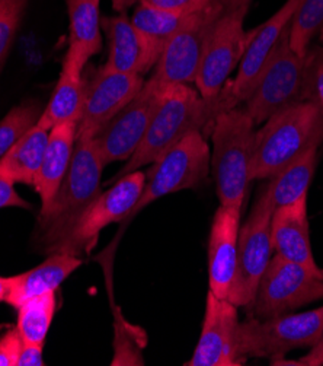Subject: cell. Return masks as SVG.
Segmentation results:
<instances>
[{
	"label": "cell",
	"instance_id": "6da1fadb",
	"mask_svg": "<svg viewBox=\"0 0 323 366\" xmlns=\"http://www.w3.org/2000/svg\"><path fill=\"white\" fill-rule=\"evenodd\" d=\"M227 109H232V105L225 88L208 99L185 84L165 88L145 137L125 165L111 178L110 184L141 167L152 165L187 133L211 130L215 119Z\"/></svg>",
	"mask_w": 323,
	"mask_h": 366
},
{
	"label": "cell",
	"instance_id": "7a4b0ae2",
	"mask_svg": "<svg viewBox=\"0 0 323 366\" xmlns=\"http://www.w3.org/2000/svg\"><path fill=\"white\" fill-rule=\"evenodd\" d=\"M323 142V112L312 101L281 109L255 132L250 181L267 179Z\"/></svg>",
	"mask_w": 323,
	"mask_h": 366
},
{
	"label": "cell",
	"instance_id": "3957f363",
	"mask_svg": "<svg viewBox=\"0 0 323 366\" xmlns=\"http://www.w3.org/2000/svg\"><path fill=\"white\" fill-rule=\"evenodd\" d=\"M105 165L95 139H76L70 167L53 200L41 207L37 239L46 251L58 242L92 202L102 193L101 178Z\"/></svg>",
	"mask_w": 323,
	"mask_h": 366
},
{
	"label": "cell",
	"instance_id": "277c9868",
	"mask_svg": "<svg viewBox=\"0 0 323 366\" xmlns=\"http://www.w3.org/2000/svg\"><path fill=\"white\" fill-rule=\"evenodd\" d=\"M255 123L243 108L235 107L215 119L211 134V169L222 206L242 210L250 182Z\"/></svg>",
	"mask_w": 323,
	"mask_h": 366
},
{
	"label": "cell",
	"instance_id": "5b68a950",
	"mask_svg": "<svg viewBox=\"0 0 323 366\" xmlns=\"http://www.w3.org/2000/svg\"><path fill=\"white\" fill-rule=\"evenodd\" d=\"M322 333L323 307L268 320L249 317L237 327L236 352L245 362L249 357L272 360L294 349L312 347Z\"/></svg>",
	"mask_w": 323,
	"mask_h": 366
},
{
	"label": "cell",
	"instance_id": "8992f818",
	"mask_svg": "<svg viewBox=\"0 0 323 366\" xmlns=\"http://www.w3.org/2000/svg\"><path fill=\"white\" fill-rule=\"evenodd\" d=\"M210 161L211 151L202 132L193 130L187 133L152 164L146 174L145 189L127 222L160 197L200 187L208 177Z\"/></svg>",
	"mask_w": 323,
	"mask_h": 366
},
{
	"label": "cell",
	"instance_id": "52a82bcc",
	"mask_svg": "<svg viewBox=\"0 0 323 366\" xmlns=\"http://www.w3.org/2000/svg\"><path fill=\"white\" fill-rule=\"evenodd\" d=\"M303 101H306L304 57L290 47L287 28L255 86L243 101V109L255 124H261L281 109Z\"/></svg>",
	"mask_w": 323,
	"mask_h": 366
},
{
	"label": "cell",
	"instance_id": "ba28073f",
	"mask_svg": "<svg viewBox=\"0 0 323 366\" xmlns=\"http://www.w3.org/2000/svg\"><path fill=\"white\" fill-rule=\"evenodd\" d=\"M145 184L146 174L140 169L114 181L113 187L102 192L78 219L73 228L46 252H64L82 259V254L95 247L102 229L116 222H127Z\"/></svg>",
	"mask_w": 323,
	"mask_h": 366
},
{
	"label": "cell",
	"instance_id": "9c48e42d",
	"mask_svg": "<svg viewBox=\"0 0 323 366\" xmlns=\"http://www.w3.org/2000/svg\"><path fill=\"white\" fill-rule=\"evenodd\" d=\"M222 15V6L214 0L201 11L191 14L165 46L149 82L159 91L172 85L195 82L208 36Z\"/></svg>",
	"mask_w": 323,
	"mask_h": 366
},
{
	"label": "cell",
	"instance_id": "30bf717a",
	"mask_svg": "<svg viewBox=\"0 0 323 366\" xmlns=\"http://www.w3.org/2000/svg\"><path fill=\"white\" fill-rule=\"evenodd\" d=\"M271 217L272 207L264 187L239 231L236 272L227 297L237 308L252 305L261 277L272 259Z\"/></svg>",
	"mask_w": 323,
	"mask_h": 366
},
{
	"label": "cell",
	"instance_id": "8fae6325",
	"mask_svg": "<svg viewBox=\"0 0 323 366\" xmlns=\"http://www.w3.org/2000/svg\"><path fill=\"white\" fill-rule=\"evenodd\" d=\"M323 300V279L280 255L271 259L257 289L252 317L268 320Z\"/></svg>",
	"mask_w": 323,
	"mask_h": 366
},
{
	"label": "cell",
	"instance_id": "7c38bea8",
	"mask_svg": "<svg viewBox=\"0 0 323 366\" xmlns=\"http://www.w3.org/2000/svg\"><path fill=\"white\" fill-rule=\"evenodd\" d=\"M249 8L223 14L215 22L198 67L197 91L202 98H214L227 84L230 73L240 63L247 32L245 18Z\"/></svg>",
	"mask_w": 323,
	"mask_h": 366
},
{
	"label": "cell",
	"instance_id": "4fadbf2b",
	"mask_svg": "<svg viewBox=\"0 0 323 366\" xmlns=\"http://www.w3.org/2000/svg\"><path fill=\"white\" fill-rule=\"evenodd\" d=\"M162 91L149 81L141 91L93 139L103 165L127 161L146 134Z\"/></svg>",
	"mask_w": 323,
	"mask_h": 366
},
{
	"label": "cell",
	"instance_id": "5bb4252c",
	"mask_svg": "<svg viewBox=\"0 0 323 366\" xmlns=\"http://www.w3.org/2000/svg\"><path fill=\"white\" fill-rule=\"evenodd\" d=\"M300 2L302 0H285V4L271 18L255 29L247 31V43L239 63L236 78L225 85L232 108L243 104L255 86L281 35L289 28Z\"/></svg>",
	"mask_w": 323,
	"mask_h": 366
},
{
	"label": "cell",
	"instance_id": "9a60e30c",
	"mask_svg": "<svg viewBox=\"0 0 323 366\" xmlns=\"http://www.w3.org/2000/svg\"><path fill=\"white\" fill-rule=\"evenodd\" d=\"M143 76L101 67L86 88L78 139H93L141 91Z\"/></svg>",
	"mask_w": 323,
	"mask_h": 366
},
{
	"label": "cell",
	"instance_id": "2e32d148",
	"mask_svg": "<svg viewBox=\"0 0 323 366\" xmlns=\"http://www.w3.org/2000/svg\"><path fill=\"white\" fill-rule=\"evenodd\" d=\"M237 307L220 300L208 290L202 330L193 357L187 366H240L245 360L236 352L239 327Z\"/></svg>",
	"mask_w": 323,
	"mask_h": 366
},
{
	"label": "cell",
	"instance_id": "e0dca14e",
	"mask_svg": "<svg viewBox=\"0 0 323 366\" xmlns=\"http://www.w3.org/2000/svg\"><path fill=\"white\" fill-rule=\"evenodd\" d=\"M242 210L219 206L215 210L208 238V290L227 300L235 279Z\"/></svg>",
	"mask_w": 323,
	"mask_h": 366
},
{
	"label": "cell",
	"instance_id": "ac0fdd59",
	"mask_svg": "<svg viewBox=\"0 0 323 366\" xmlns=\"http://www.w3.org/2000/svg\"><path fill=\"white\" fill-rule=\"evenodd\" d=\"M271 242L272 249L280 257L297 263L323 279V269L317 266L310 244L307 199L297 200L272 212Z\"/></svg>",
	"mask_w": 323,
	"mask_h": 366
},
{
	"label": "cell",
	"instance_id": "d6986e66",
	"mask_svg": "<svg viewBox=\"0 0 323 366\" xmlns=\"http://www.w3.org/2000/svg\"><path fill=\"white\" fill-rule=\"evenodd\" d=\"M88 61L76 51L67 49L54 92L41 113L39 123L47 129L67 122H79L86 88L82 73Z\"/></svg>",
	"mask_w": 323,
	"mask_h": 366
},
{
	"label": "cell",
	"instance_id": "ffe728a7",
	"mask_svg": "<svg viewBox=\"0 0 323 366\" xmlns=\"http://www.w3.org/2000/svg\"><path fill=\"white\" fill-rule=\"evenodd\" d=\"M82 266L76 255L53 252L50 257L25 273L8 277V295L5 302L18 308L24 301L57 290L60 285Z\"/></svg>",
	"mask_w": 323,
	"mask_h": 366
},
{
	"label": "cell",
	"instance_id": "44dd1931",
	"mask_svg": "<svg viewBox=\"0 0 323 366\" xmlns=\"http://www.w3.org/2000/svg\"><path fill=\"white\" fill-rule=\"evenodd\" d=\"M102 29L108 41V57L103 67L127 75L145 76L150 70L146 49L131 18L125 14L102 19Z\"/></svg>",
	"mask_w": 323,
	"mask_h": 366
},
{
	"label": "cell",
	"instance_id": "7402d4cb",
	"mask_svg": "<svg viewBox=\"0 0 323 366\" xmlns=\"http://www.w3.org/2000/svg\"><path fill=\"white\" fill-rule=\"evenodd\" d=\"M76 133V122L61 123L50 130L43 164L32 184L41 197V207L53 200L70 167L78 139Z\"/></svg>",
	"mask_w": 323,
	"mask_h": 366
},
{
	"label": "cell",
	"instance_id": "603a6c76",
	"mask_svg": "<svg viewBox=\"0 0 323 366\" xmlns=\"http://www.w3.org/2000/svg\"><path fill=\"white\" fill-rule=\"evenodd\" d=\"M48 136L50 129L39 122L35 123L12 146L11 151L0 158V175L12 181L14 184L22 182L32 186L43 164Z\"/></svg>",
	"mask_w": 323,
	"mask_h": 366
},
{
	"label": "cell",
	"instance_id": "cb8c5ba5",
	"mask_svg": "<svg viewBox=\"0 0 323 366\" xmlns=\"http://www.w3.org/2000/svg\"><path fill=\"white\" fill-rule=\"evenodd\" d=\"M316 155L317 148H313L268 178L265 192L272 212L297 200L307 199L316 169Z\"/></svg>",
	"mask_w": 323,
	"mask_h": 366
},
{
	"label": "cell",
	"instance_id": "d4e9b609",
	"mask_svg": "<svg viewBox=\"0 0 323 366\" xmlns=\"http://www.w3.org/2000/svg\"><path fill=\"white\" fill-rule=\"evenodd\" d=\"M188 16L190 15L162 11L138 4L131 16V22L140 34L143 44H145L150 69L156 66L165 46L172 39V35L183 26Z\"/></svg>",
	"mask_w": 323,
	"mask_h": 366
},
{
	"label": "cell",
	"instance_id": "484cf974",
	"mask_svg": "<svg viewBox=\"0 0 323 366\" xmlns=\"http://www.w3.org/2000/svg\"><path fill=\"white\" fill-rule=\"evenodd\" d=\"M68 14V49L86 61L102 49L101 0H66Z\"/></svg>",
	"mask_w": 323,
	"mask_h": 366
},
{
	"label": "cell",
	"instance_id": "4316f807",
	"mask_svg": "<svg viewBox=\"0 0 323 366\" xmlns=\"http://www.w3.org/2000/svg\"><path fill=\"white\" fill-rule=\"evenodd\" d=\"M57 308L56 290L24 301L18 310L16 328L24 343L46 345Z\"/></svg>",
	"mask_w": 323,
	"mask_h": 366
},
{
	"label": "cell",
	"instance_id": "83f0119b",
	"mask_svg": "<svg viewBox=\"0 0 323 366\" xmlns=\"http://www.w3.org/2000/svg\"><path fill=\"white\" fill-rule=\"evenodd\" d=\"M323 26V0H302L289 25L290 47L306 57L313 36Z\"/></svg>",
	"mask_w": 323,
	"mask_h": 366
},
{
	"label": "cell",
	"instance_id": "f1b7e54d",
	"mask_svg": "<svg viewBox=\"0 0 323 366\" xmlns=\"http://www.w3.org/2000/svg\"><path fill=\"white\" fill-rule=\"evenodd\" d=\"M41 109L37 102L21 104L0 120V158L5 157L12 146L39 122Z\"/></svg>",
	"mask_w": 323,
	"mask_h": 366
},
{
	"label": "cell",
	"instance_id": "f546056e",
	"mask_svg": "<svg viewBox=\"0 0 323 366\" xmlns=\"http://www.w3.org/2000/svg\"><path fill=\"white\" fill-rule=\"evenodd\" d=\"M140 327H134L118 317L116 325V355L111 365H143L141 346L146 339L140 337Z\"/></svg>",
	"mask_w": 323,
	"mask_h": 366
},
{
	"label": "cell",
	"instance_id": "4dcf8cb0",
	"mask_svg": "<svg viewBox=\"0 0 323 366\" xmlns=\"http://www.w3.org/2000/svg\"><path fill=\"white\" fill-rule=\"evenodd\" d=\"M29 0H0V66L6 60Z\"/></svg>",
	"mask_w": 323,
	"mask_h": 366
},
{
	"label": "cell",
	"instance_id": "1f68e13d",
	"mask_svg": "<svg viewBox=\"0 0 323 366\" xmlns=\"http://www.w3.org/2000/svg\"><path fill=\"white\" fill-rule=\"evenodd\" d=\"M306 101L314 102L323 112V47L309 49L304 57Z\"/></svg>",
	"mask_w": 323,
	"mask_h": 366
},
{
	"label": "cell",
	"instance_id": "d6a6232c",
	"mask_svg": "<svg viewBox=\"0 0 323 366\" xmlns=\"http://www.w3.org/2000/svg\"><path fill=\"white\" fill-rule=\"evenodd\" d=\"M137 2L162 11L191 15L205 8L211 0H137Z\"/></svg>",
	"mask_w": 323,
	"mask_h": 366
},
{
	"label": "cell",
	"instance_id": "836d02e7",
	"mask_svg": "<svg viewBox=\"0 0 323 366\" xmlns=\"http://www.w3.org/2000/svg\"><path fill=\"white\" fill-rule=\"evenodd\" d=\"M22 343L16 327L0 336V366H18Z\"/></svg>",
	"mask_w": 323,
	"mask_h": 366
},
{
	"label": "cell",
	"instance_id": "e575fe53",
	"mask_svg": "<svg viewBox=\"0 0 323 366\" xmlns=\"http://www.w3.org/2000/svg\"><path fill=\"white\" fill-rule=\"evenodd\" d=\"M271 365H296V366H323V333L320 339L310 347L309 353L297 360H287L284 357H277L271 360Z\"/></svg>",
	"mask_w": 323,
	"mask_h": 366
},
{
	"label": "cell",
	"instance_id": "d590c367",
	"mask_svg": "<svg viewBox=\"0 0 323 366\" xmlns=\"http://www.w3.org/2000/svg\"><path fill=\"white\" fill-rule=\"evenodd\" d=\"M5 207H24L31 209V204L25 202L18 192L15 190V184L12 181L0 175V209Z\"/></svg>",
	"mask_w": 323,
	"mask_h": 366
},
{
	"label": "cell",
	"instance_id": "8d00e7d4",
	"mask_svg": "<svg viewBox=\"0 0 323 366\" xmlns=\"http://www.w3.org/2000/svg\"><path fill=\"white\" fill-rule=\"evenodd\" d=\"M44 345L22 343V349L18 359V366H43Z\"/></svg>",
	"mask_w": 323,
	"mask_h": 366
},
{
	"label": "cell",
	"instance_id": "74e56055",
	"mask_svg": "<svg viewBox=\"0 0 323 366\" xmlns=\"http://www.w3.org/2000/svg\"><path fill=\"white\" fill-rule=\"evenodd\" d=\"M214 2L222 6L223 14H227L242 8H249L250 4H252V0H214Z\"/></svg>",
	"mask_w": 323,
	"mask_h": 366
},
{
	"label": "cell",
	"instance_id": "f35d334b",
	"mask_svg": "<svg viewBox=\"0 0 323 366\" xmlns=\"http://www.w3.org/2000/svg\"><path fill=\"white\" fill-rule=\"evenodd\" d=\"M111 2L117 14H125L137 2V0H111Z\"/></svg>",
	"mask_w": 323,
	"mask_h": 366
},
{
	"label": "cell",
	"instance_id": "ab89813d",
	"mask_svg": "<svg viewBox=\"0 0 323 366\" xmlns=\"http://www.w3.org/2000/svg\"><path fill=\"white\" fill-rule=\"evenodd\" d=\"M8 295V277L0 276V301L5 302Z\"/></svg>",
	"mask_w": 323,
	"mask_h": 366
},
{
	"label": "cell",
	"instance_id": "60d3db41",
	"mask_svg": "<svg viewBox=\"0 0 323 366\" xmlns=\"http://www.w3.org/2000/svg\"><path fill=\"white\" fill-rule=\"evenodd\" d=\"M319 34H320V41L323 43V26H322V29H320V32H319Z\"/></svg>",
	"mask_w": 323,
	"mask_h": 366
}]
</instances>
